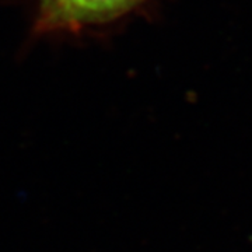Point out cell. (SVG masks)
<instances>
[{
	"label": "cell",
	"instance_id": "obj_1",
	"mask_svg": "<svg viewBox=\"0 0 252 252\" xmlns=\"http://www.w3.org/2000/svg\"><path fill=\"white\" fill-rule=\"evenodd\" d=\"M144 0H38L39 32L79 31L114 21Z\"/></svg>",
	"mask_w": 252,
	"mask_h": 252
}]
</instances>
